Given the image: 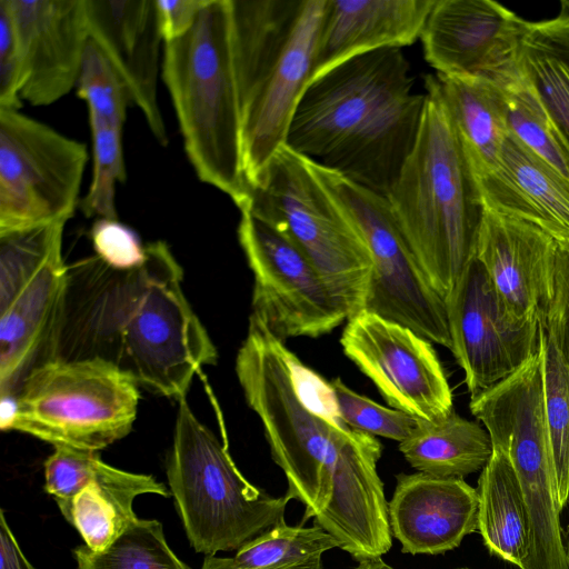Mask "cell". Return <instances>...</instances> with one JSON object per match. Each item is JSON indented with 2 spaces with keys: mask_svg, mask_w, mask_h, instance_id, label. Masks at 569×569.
I'll return each mask as SVG.
<instances>
[{
  "mask_svg": "<svg viewBox=\"0 0 569 569\" xmlns=\"http://www.w3.org/2000/svg\"><path fill=\"white\" fill-rule=\"evenodd\" d=\"M412 88L401 48L349 58L308 82L286 146L386 197L415 146L423 116L426 93Z\"/></svg>",
  "mask_w": 569,
  "mask_h": 569,
  "instance_id": "6da1fadb",
  "label": "cell"
},
{
  "mask_svg": "<svg viewBox=\"0 0 569 569\" xmlns=\"http://www.w3.org/2000/svg\"><path fill=\"white\" fill-rule=\"evenodd\" d=\"M144 262L101 281L89 303L92 338L114 349L110 361L164 397L186 398L191 380L217 361V349L188 302L183 272L164 241L146 246Z\"/></svg>",
  "mask_w": 569,
  "mask_h": 569,
  "instance_id": "7a4b0ae2",
  "label": "cell"
},
{
  "mask_svg": "<svg viewBox=\"0 0 569 569\" xmlns=\"http://www.w3.org/2000/svg\"><path fill=\"white\" fill-rule=\"evenodd\" d=\"M425 88L415 146L386 198L418 264L446 301L476 257L485 204L437 77L427 76Z\"/></svg>",
  "mask_w": 569,
  "mask_h": 569,
  "instance_id": "3957f363",
  "label": "cell"
},
{
  "mask_svg": "<svg viewBox=\"0 0 569 569\" xmlns=\"http://www.w3.org/2000/svg\"><path fill=\"white\" fill-rule=\"evenodd\" d=\"M248 188L286 144L300 97L311 80L326 0H230Z\"/></svg>",
  "mask_w": 569,
  "mask_h": 569,
  "instance_id": "277c9868",
  "label": "cell"
},
{
  "mask_svg": "<svg viewBox=\"0 0 569 569\" xmlns=\"http://www.w3.org/2000/svg\"><path fill=\"white\" fill-rule=\"evenodd\" d=\"M163 82L198 178L238 208L248 198L230 0H207L192 28L164 42Z\"/></svg>",
  "mask_w": 569,
  "mask_h": 569,
  "instance_id": "5b68a950",
  "label": "cell"
},
{
  "mask_svg": "<svg viewBox=\"0 0 569 569\" xmlns=\"http://www.w3.org/2000/svg\"><path fill=\"white\" fill-rule=\"evenodd\" d=\"M178 405L167 477L189 542L207 556L238 550L283 521L290 499L250 483L187 399Z\"/></svg>",
  "mask_w": 569,
  "mask_h": 569,
  "instance_id": "8992f818",
  "label": "cell"
},
{
  "mask_svg": "<svg viewBox=\"0 0 569 569\" xmlns=\"http://www.w3.org/2000/svg\"><path fill=\"white\" fill-rule=\"evenodd\" d=\"M288 351L283 341L251 315L236 358V373L248 406L262 423L271 457L284 472L286 496L305 506V521L328 503L330 459L342 427L313 413L302 402Z\"/></svg>",
  "mask_w": 569,
  "mask_h": 569,
  "instance_id": "52a82bcc",
  "label": "cell"
},
{
  "mask_svg": "<svg viewBox=\"0 0 569 569\" xmlns=\"http://www.w3.org/2000/svg\"><path fill=\"white\" fill-rule=\"evenodd\" d=\"M240 209L287 234L349 318L363 310L372 271L369 251L305 158L282 146Z\"/></svg>",
  "mask_w": 569,
  "mask_h": 569,
  "instance_id": "ba28073f",
  "label": "cell"
},
{
  "mask_svg": "<svg viewBox=\"0 0 569 569\" xmlns=\"http://www.w3.org/2000/svg\"><path fill=\"white\" fill-rule=\"evenodd\" d=\"M138 385L130 372L102 357L52 358L19 385L11 430L53 447L99 451L131 431Z\"/></svg>",
  "mask_w": 569,
  "mask_h": 569,
  "instance_id": "9c48e42d",
  "label": "cell"
},
{
  "mask_svg": "<svg viewBox=\"0 0 569 569\" xmlns=\"http://www.w3.org/2000/svg\"><path fill=\"white\" fill-rule=\"evenodd\" d=\"M60 220L0 234V393L17 391L46 350L56 349L70 273Z\"/></svg>",
  "mask_w": 569,
  "mask_h": 569,
  "instance_id": "30bf717a",
  "label": "cell"
},
{
  "mask_svg": "<svg viewBox=\"0 0 569 569\" xmlns=\"http://www.w3.org/2000/svg\"><path fill=\"white\" fill-rule=\"evenodd\" d=\"M307 162L369 251L372 271L363 310L407 327L451 351L446 301L418 264L387 198Z\"/></svg>",
  "mask_w": 569,
  "mask_h": 569,
  "instance_id": "8fae6325",
  "label": "cell"
},
{
  "mask_svg": "<svg viewBox=\"0 0 569 569\" xmlns=\"http://www.w3.org/2000/svg\"><path fill=\"white\" fill-rule=\"evenodd\" d=\"M472 415L492 449L509 459L529 519L530 542L539 548L562 539V509L545 410L540 353L492 388L470 399Z\"/></svg>",
  "mask_w": 569,
  "mask_h": 569,
  "instance_id": "7c38bea8",
  "label": "cell"
},
{
  "mask_svg": "<svg viewBox=\"0 0 569 569\" xmlns=\"http://www.w3.org/2000/svg\"><path fill=\"white\" fill-rule=\"evenodd\" d=\"M87 146L0 109V234L68 221L79 206Z\"/></svg>",
  "mask_w": 569,
  "mask_h": 569,
  "instance_id": "4fadbf2b",
  "label": "cell"
},
{
  "mask_svg": "<svg viewBox=\"0 0 569 569\" xmlns=\"http://www.w3.org/2000/svg\"><path fill=\"white\" fill-rule=\"evenodd\" d=\"M239 243L252 271V316L281 341L318 338L349 316L303 251L282 231L240 209Z\"/></svg>",
  "mask_w": 569,
  "mask_h": 569,
  "instance_id": "5bb4252c",
  "label": "cell"
},
{
  "mask_svg": "<svg viewBox=\"0 0 569 569\" xmlns=\"http://www.w3.org/2000/svg\"><path fill=\"white\" fill-rule=\"evenodd\" d=\"M446 307L452 349L470 399L510 377L540 351V323L517 318L475 257Z\"/></svg>",
  "mask_w": 569,
  "mask_h": 569,
  "instance_id": "9a60e30c",
  "label": "cell"
},
{
  "mask_svg": "<svg viewBox=\"0 0 569 569\" xmlns=\"http://www.w3.org/2000/svg\"><path fill=\"white\" fill-rule=\"evenodd\" d=\"M340 343L391 408L430 422L453 411L436 350L411 329L361 310L347 320Z\"/></svg>",
  "mask_w": 569,
  "mask_h": 569,
  "instance_id": "2e32d148",
  "label": "cell"
},
{
  "mask_svg": "<svg viewBox=\"0 0 569 569\" xmlns=\"http://www.w3.org/2000/svg\"><path fill=\"white\" fill-rule=\"evenodd\" d=\"M44 489L62 516L97 552L109 547L137 518L132 509L137 496H171L150 475L120 470L104 463L98 451L66 446H56L44 461Z\"/></svg>",
  "mask_w": 569,
  "mask_h": 569,
  "instance_id": "e0dca14e",
  "label": "cell"
},
{
  "mask_svg": "<svg viewBox=\"0 0 569 569\" xmlns=\"http://www.w3.org/2000/svg\"><path fill=\"white\" fill-rule=\"evenodd\" d=\"M527 20L492 0H435L420 40L441 76H476L506 86L519 76Z\"/></svg>",
  "mask_w": 569,
  "mask_h": 569,
  "instance_id": "ac0fdd59",
  "label": "cell"
},
{
  "mask_svg": "<svg viewBox=\"0 0 569 569\" xmlns=\"http://www.w3.org/2000/svg\"><path fill=\"white\" fill-rule=\"evenodd\" d=\"M382 445L371 435L338 430L329 466L330 497L313 518L357 561L381 558L392 545L388 502L377 471Z\"/></svg>",
  "mask_w": 569,
  "mask_h": 569,
  "instance_id": "d6986e66",
  "label": "cell"
},
{
  "mask_svg": "<svg viewBox=\"0 0 569 569\" xmlns=\"http://www.w3.org/2000/svg\"><path fill=\"white\" fill-rule=\"evenodd\" d=\"M19 44L21 100L49 106L77 86L89 40L86 0H6Z\"/></svg>",
  "mask_w": 569,
  "mask_h": 569,
  "instance_id": "ffe728a7",
  "label": "cell"
},
{
  "mask_svg": "<svg viewBox=\"0 0 569 569\" xmlns=\"http://www.w3.org/2000/svg\"><path fill=\"white\" fill-rule=\"evenodd\" d=\"M86 11L89 38L113 66L153 137L167 146L158 102L163 38L156 0H86Z\"/></svg>",
  "mask_w": 569,
  "mask_h": 569,
  "instance_id": "44dd1931",
  "label": "cell"
},
{
  "mask_svg": "<svg viewBox=\"0 0 569 569\" xmlns=\"http://www.w3.org/2000/svg\"><path fill=\"white\" fill-rule=\"evenodd\" d=\"M558 243L541 229L485 208L476 258L507 308L541 320L553 296Z\"/></svg>",
  "mask_w": 569,
  "mask_h": 569,
  "instance_id": "7402d4cb",
  "label": "cell"
},
{
  "mask_svg": "<svg viewBox=\"0 0 569 569\" xmlns=\"http://www.w3.org/2000/svg\"><path fill=\"white\" fill-rule=\"evenodd\" d=\"M388 513L403 553L440 555L478 531V492L462 478L399 473Z\"/></svg>",
  "mask_w": 569,
  "mask_h": 569,
  "instance_id": "603a6c76",
  "label": "cell"
},
{
  "mask_svg": "<svg viewBox=\"0 0 569 569\" xmlns=\"http://www.w3.org/2000/svg\"><path fill=\"white\" fill-rule=\"evenodd\" d=\"M433 3L435 0H326L311 79L355 56L412 44L420 39Z\"/></svg>",
  "mask_w": 569,
  "mask_h": 569,
  "instance_id": "cb8c5ba5",
  "label": "cell"
},
{
  "mask_svg": "<svg viewBox=\"0 0 569 569\" xmlns=\"http://www.w3.org/2000/svg\"><path fill=\"white\" fill-rule=\"evenodd\" d=\"M485 208L569 246V187L510 130L498 166L477 178Z\"/></svg>",
  "mask_w": 569,
  "mask_h": 569,
  "instance_id": "d4e9b609",
  "label": "cell"
},
{
  "mask_svg": "<svg viewBox=\"0 0 569 569\" xmlns=\"http://www.w3.org/2000/svg\"><path fill=\"white\" fill-rule=\"evenodd\" d=\"M436 77L476 178L491 172L510 132L505 86L476 76Z\"/></svg>",
  "mask_w": 569,
  "mask_h": 569,
  "instance_id": "484cf974",
  "label": "cell"
},
{
  "mask_svg": "<svg viewBox=\"0 0 569 569\" xmlns=\"http://www.w3.org/2000/svg\"><path fill=\"white\" fill-rule=\"evenodd\" d=\"M478 532L488 552L522 569L529 550V519L517 475L505 453L492 455L480 471Z\"/></svg>",
  "mask_w": 569,
  "mask_h": 569,
  "instance_id": "4316f807",
  "label": "cell"
},
{
  "mask_svg": "<svg viewBox=\"0 0 569 569\" xmlns=\"http://www.w3.org/2000/svg\"><path fill=\"white\" fill-rule=\"evenodd\" d=\"M518 69L569 144V17L526 21Z\"/></svg>",
  "mask_w": 569,
  "mask_h": 569,
  "instance_id": "83f0119b",
  "label": "cell"
},
{
  "mask_svg": "<svg viewBox=\"0 0 569 569\" xmlns=\"http://www.w3.org/2000/svg\"><path fill=\"white\" fill-rule=\"evenodd\" d=\"M399 450L412 468L438 477L462 478L481 471L492 455L489 433L455 411L422 423Z\"/></svg>",
  "mask_w": 569,
  "mask_h": 569,
  "instance_id": "f1b7e54d",
  "label": "cell"
},
{
  "mask_svg": "<svg viewBox=\"0 0 569 569\" xmlns=\"http://www.w3.org/2000/svg\"><path fill=\"white\" fill-rule=\"evenodd\" d=\"M337 541L320 527L281 521L244 543L233 557L206 556L201 569H321Z\"/></svg>",
  "mask_w": 569,
  "mask_h": 569,
  "instance_id": "f546056e",
  "label": "cell"
},
{
  "mask_svg": "<svg viewBox=\"0 0 569 569\" xmlns=\"http://www.w3.org/2000/svg\"><path fill=\"white\" fill-rule=\"evenodd\" d=\"M77 569H190L166 541L157 520L136 518L103 551L73 550Z\"/></svg>",
  "mask_w": 569,
  "mask_h": 569,
  "instance_id": "4dcf8cb0",
  "label": "cell"
},
{
  "mask_svg": "<svg viewBox=\"0 0 569 569\" xmlns=\"http://www.w3.org/2000/svg\"><path fill=\"white\" fill-rule=\"evenodd\" d=\"M539 353L546 418L556 468L558 497L563 511L569 501V371L555 341L541 323Z\"/></svg>",
  "mask_w": 569,
  "mask_h": 569,
  "instance_id": "1f68e13d",
  "label": "cell"
},
{
  "mask_svg": "<svg viewBox=\"0 0 569 569\" xmlns=\"http://www.w3.org/2000/svg\"><path fill=\"white\" fill-rule=\"evenodd\" d=\"M505 89L511 132L569 187V144L520 73Z\"/></svg>",
  "mask_w": 569,
  "mask_h": 569,
  "instance_id": "d6a6232c",
  "label": "cell"
},
{
  "mask_svg": "<svg viewBox=\"0 0 569 569\" xmlns=\"http://www.w3.org/2000/svg\"><path fill=\"white\" fill-rule=\"evenodd\" d=\"M92 138V180L80 200L82 213L90 217L117 219L116 187L126 180L122 129L99 118L89 117Z\"/></svg>",
  "mask_w": 569,
  "mask_h": 569,
  "instance_id": "836d02e7",
  "label": "cell"
},
{
  "mask_svg": "<svg viewBox=\"0 0 569 569\" xmlns=\"http://www.w3.org/2000/svg\"><path fill=\"white\" fill-rule=\"evenodd\" d=\"M77 94L86 101L89 117L123 128L131 104L127 89L109 59L90 38L77 81Z\"/></svg>",
  "mask_w": 569,
  "mask_h": 569,
  "instance_id": "e575fe53",
  "label": "cell"
},
{
  "mask_svg": "<svg viewBox=\"0 0 569 569\" xmlns=\"http://www.w3.org/2000/svg\"><path fill=\"white\" fill-rule=\"evenodd\" d=\"M330 386L342 421L353 430L401 442L425 421L357 393L340 378L331 380Z\"/></svg>",
  "mask_w": 569,
  "mask_h": 569,
  "instance_id": "d590c367",
  "label": "cell"
},
{
  "mask_svg": "<svg viewBox=\"0 0 569 569\" xmlns=\"http://www.w3.org/2000/svg\"><path fill=\"white\" fill-rule=\"evenodd\" d=\"M90 237L98 259L116 271H131L146 260V246L134 230L118 219L99 218Z\"/></svg>",
  "mask_w": 569,
  "mask_h": 569,
  "instance_id": "8d00e7d4",
  "label": "cell"
},
{
  "mask_svg": "<svg viewBox=\"0 0 569 569\" xmlns=\"http://www.w3.org/2000/svg\"><path fill=\"white\" fill-rule=\"evenodd\" d=\"M555 341L569 371V246L558 243L553 296L546 316L539 321ZM563 540L569 551V501Z\"/></svg>",
  "mask_w": 569,
  "mask_h": 569,
  "instance_id": "74e56055",
  "label": "cell"
},
{
  "mask_svg": "<svg viewBox=\"0 0 569 569\" xmlns=\"http://www.w3.org/2000/svg\"><path fill=\"white\" fill-rule=\"evenodd\" d=\"M23 87L22 62L13 20L0 0V109H19Z\"/></svg>",
  "mask_w": 569,
  "mask_h": 569,
  "instance_id": "f35d334b",
  "label": "cell"
},
{
  "mask_svg": "<svg viewBox=\"0 0 569 569\" xmlns=\"http://www.w3.org/2000/svg\"><path fill=\"white\" fill-rule=\"evenodd\" d=\"M288 362L302 402L316 415L338 427H345L330 382L306 367L290 350Z\"/></svg>",
  "mask_w": 569,
  "mask_h": 569,
  "instance_id": "ab89813d",
  "label": "cell"
},
{
  "mask_svg": "<svg viewBox=\"0 0 569 569\" xmlns=\"http://www.w3.org/2000/svg\"><path fill=\"white\" fill-rule=\"evenodd\" d=\"M206 2L207 0H156L163 42L186 34Z\"/></svg>",
  "mask_w": 569,
  "mask_h": 569,
  "instance_id": "60d3db41",
  "label": "cell"
},
{
  "mask_svg": "<svg viewBox=\"0 0 569 569\" xmlns=\"http://www.w3.org/2000/svg\"><path fill=\"white\" fill-rule=\"evenodd\" d=\"M0 569H36L26 558L0 510Z\"/></svg>",
  "mask_w": 569,
  "mask_h": 569,
  "instance_id": "b9f144b4",
  "label": "cell"
},
{
  "mask_svg": "<svg viewBox=\"0 0 569 569\" xmlns=\"http://www.w3.org/2000/svg\"><path fill=\"white\" fill-rule=\"evenodd\" d=\"M355 569H393L390 565L385 562L381 558L368 559L360 561Z\"/></svg>",
  "mask_w": 569,
  "mask_h": 569,
  "instance_id": "7bdbcfd3",
  "label": "cell"
},
{
  "mask_svg": "<svg viewBox=\"0 0 569 569\" xmlns=\"http://www.w3.org/2000/svg\"><path fill=\"white\" fill-rule=\"evenodd\" d=\"M560 6V14L569 17V0H562Z\"/></svg>",
  "mask_w": 569,
  "mask_h": 569,
  "instance_id": "ee69618b",
  "label": "cell"
},
{
  "mask_svg": "<svg viewBox=\"0 0 569 569\" xmlns=\"http://www.w3.org/2000/svg\"><path fill=\"white\" fill-rule=\"evenodd\" d=\"M457 569H470V568H457Z\"/></svg>",
  "mask_w": 569,
  "mask_h": 569,
  "instance_id": "f6af8a7d",
  "label": "cell"
}]
</instances>
